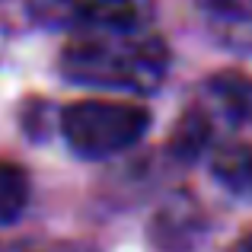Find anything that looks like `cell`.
<instances>
[{
	"label": "cell",
	"mask_w": 252,
	"mask_h": 252,
	"mask_svg": "<svg viewBox=\"0 0 252 252\" xmlns=\"http://www.w3.org/2000/svg\"><path fill=\"white\" fill-rule=\"evenodd\" d=\"M166 45L154 32H134V35L80 32V38L70 42L61 58V67L70 80L128 93L157 90L166 77Z\"/></svg>",
	"instance_id": "1"
},
{
	"label": "cell",
	"mask_w": 252,
	"mask_h": 252,
	"mask_svg": "<svg viewBox=\"0 0 252 252\" xmlns=\"http://www.w3.org/2000/svg\"><path fill=\"white\" fill-rule=\"evenodd\" d=\"M0 252H29L26 246H0Z\"/></svg>",
	"instance_id": "9"
},
{
	"label": "cell",
	"mask_w": 252,
	"mask_h": 252,
	"mask_svg": "<svg viewBox=\"0 0 252 252\" xmlns=\"http://www.w3.org/2000/svg\"><path fill=\"white\" fill-rule=\"evenodd\" d=\"M150 23H154L150 0H74L70 26L102 35H134V32H150Z\"/></svg>",
	"instance_id": "3"
},
{
	"label": "cell",
	"mask_w": 252,
	"mask_h": 252,
	"mask_svg": "<svg viewBox=\"0 0 252 252\" xmlns=\"http://www.w3.org/2000/svg\"><path fill=\"white\" fill-rule=\"evenodd\" d=\"M150 125L144 105L134 102H102L86 99L74 102L61 112V134L70 150L80 157H115L122 150L134 147Z\"/></svg>",
	"instance_id": "2"
},
{
	"label": "cell",
	"mask_w": 252,
	"mask_h": 252,
	"mask_svg": "<svg viewBox=\"0 0 252 252\" xmlns=\"http://www.w3.org/2000/svg\"><path fill=\"white\" fill-rule=\"evenodd\" d=\"M211 109L230 122H249L252 118V80L240 74H223L208 86Z\"/></svg>",
	"instance_id": "5"
},
{
	"label": "cell",
	"mask_w": 252,
	"mask_h": 252,
	"mask_svg": "<svg viewBox=\"0 0 252 252\" xmlns=\"http://www.w3.org/2000/svg\"><path fill=\"white\" fill-rule=\"evenodd\" d=\"M211 172L227 191L252 198V144H220L211 157Z\"/></svg>",
	"instance_id": "4"
},
{
	"label": "cell",
	"mask_w": 252,
	"mask_h": 252,
	"mask_svg": "<svg viewBox=\"0 0 252 252\" xmlns=\"http://www.w3.org/2000/svg\"><path fill=\"white\" fill-rule=\"evenodd\" d=\"M211 141V115L204 109H191L189 115L179 122V131H176V147L179 157H198Z\"/></svg>",
	"instance_id": "7"
},
{
	"label": "cell",
	"mask_w": 252,
	"mask_h": 252,
	"mask_svg": "<svg viewBox=\"0 0 252 252\" xmlns=\"http://www.w3.org/2000/svg\"><path fill=\"white\" fill-rule=\"evenodd\" d=\"M29 204V179L19 166L0 160V227L13 223Z\"/></svg>",
	"instance_id": "6"
},
{
	"label": "cell",
	"mask_w": 252,
	"mask_h": 252,
	"mask_svg": "<svg viewBox=\"0 0 252 252\" xmlns=\"http://www.w3.org/2000/svg\"><path fill=\"white\" fill-rule=\"evenodd\" d=\"M230 252H252V236H243V240L236 243V246L230 249Z\"/></svg>",
	"instance_id": "8"
}]
</instances>
